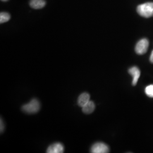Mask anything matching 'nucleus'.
Returning a JSON list of instances; mask_svg holds the SVG:
<instances>
[{"mask_svg": "<svg viewBox=\"0 0 153 153\" xmlns=\"http://www.w3.org/2000/svg\"><path fill=\"white\" fill-rule=\"evenodd\" d=\"M30 5L35 9H42L45 5V1L44 0H31Z\"/></svg>", "mask_w": 153, "mask_h": 153, "instance_id": "nucleus-9", "label": "nucleus"}, {"mask_svg": "<svg viewBox=\"0 0 153 153\" xmlns=\"http://www.w3.org/2000/svg\"><path fill=\"white\" fill-rule=\"evenodd\" d=\"M82 112L85 114L93 113L95 108V105L93 101H89L88 103L82 107Z\"/></svg>", "mask_w": 153, "mask_h": 153, "instance_id": "nucleus-8", "label": "nucleus"}, {"mask_svg": "<svg viewBox=\"0 0 153 153\" xmlns=\"http://www.w3.org/2000/svg\"><path fill=\"white\" fill-rule=\"evenodd\" d=\"M2 1H8V0H1Z\"/></svg>", "mask_w": 153, "mask_h": 153, "instance_id": "nucleus-14", "label": "nucleus"}, {"mask_svg": "<svg viewBox=\"0 0 153 153\" xmlns=\"http://www.w3.org/2000/svg\"><path fill=\"white\" fill-rule=\"evenodd\" d=\"M129 73L133 77L132 80V85L133 86H136L137 84V82L138 81V79L140 76V69L136 67L133 66L129 69Z\"/></svg>", "mask_w": 153, "mask_h": 153, "instance_id": "nucleus-6", "label": "nucleus"}, {"mask_svg": "<svg viewBox=\"0 0 153 153\" xmlns=\"http://www.w3.org/2000/svg\"><path fill=\"white\" fill-rule=\"evenodd\" d=\"M10 19V16L7 13H1L0 14V23H4L7 22Z\"/></svg>", "mask_w": 153, "mask_h": 153, "instance_id": "nucleus-10", "label": "nucleus"}, {"mask_svg": "<svg viewBox=\"0 0 153 153\" xmlns=\"http://www.w3.org/2000/svg\"><path fill=\"white\" fill-rule=\"evenodd\" d=\"M40 108V103L38 99H33L30 102L24 104L22 107V111L28 114H34L39 112Z\"/></svg>", "mask_w": 153, "mask_h": 153, "instance_id": "nucleus-1", "label": "nucleus"}, {"mask_svg": "<svg viewBox=\"0 0 153 153\" xmlns=\"http://www.w3.org/2000/svg\"><path fill=\"white\" fill-rule=\"evenodd\" d=\"M109 151V147L103 142H97L91 148V152L93 153H107Z\"/></svg>", "mask_w": 153, "mask_h": 153, "instance_id": "nucleus-4", "label": "nucleus"}, {"mask_svg": "<svg viewBox=\"0 0 153 153\" xmlns=\"http://www.w3.org/2000/svg\"><path fill=\"white\" fill-rule=\"evenodd\" d=\"M149 45V43L148 39H142L141 40H140L136 45V48H135L136 52L138 55L145 54L148 51Z\"/></svg>", "mask_w": 153, "mask_h": 153, "instance_id": "nucleus-3", "label": "nucleus"}, {"mask_svg": "<svg viewBox=\"0 0 153 153\" xmlns=\"http://www.w3.org/2000/svg\"><path fill=\"white\" fill-rule=\"evenodd\" d=\"M90 95L87 93L81 94L78 98V104L80 107H83L90 101Z\"/></svg>", "mask_w": 153, "mask_h": 153, "instance_id": "nucleus-7", "label": "nucleus"}, {"mask_svg": "<svg viewBox=\"0 0 153 153\" xmlns=\"http://www.w3.org/2000/svg\"><path fill=\"white\" fill-rule=\"evenodd\" d=\"M0 130H1V133L3 132L4 130L5 129V126H4V123L3 122V121L2 119H1V122H0Z\"/></svg>", "mask_w": 153, "mask_h": 153, "instance_id": "nucleus-12", "label": "nucleus"}, {"mask_svg": "<svg viewBox=\"0 0 153 153\" xmlns=\"http://www.w3.org/2000/svg\"><path fill=\"white\" fill-rule=\"evenodd\" d=\"M145 93L149 97L153 98V85H149L146 88Z\"/></svg>", "mask_w": 153, "mask_h": 153, "instance_id": "nucleus-11", "label": "nucleus"}, {"mask_svg": "<svg viewBox=\"0 0 153 153\" xmlns=\"http://www.w3.org/2000/svg\"><path fill=\"white\" fill-rule=\"evenodd\" d=\"M137 13L141 16L149 18L153 16V2H147L138 6Z\"/></svg>", "mask_w": 153, "mask_h": 153, "instance_id": "nucleus-2", "label": "nucleus"}, {"mask_svg": "<svg viewBox=\"0 0 153 153\" xmlns=\"http://www.w3.org/2000/svg\"><path fill=\"white\" fill-rule=\"evenodd\" d=\"M64 151V145L60 142H56L51 145L47 150L48 153H62Z\"/></svg>", "mask_w": 153, "mask_h": 153, "instance_id": "nucleus-5", "label": "nucleus"}, {"mask_svg": "<svg viewBox=\"0 0 153 153\" xmlns=\"http://www.w3.org/2000/svg\"><path fill=\"white\" fill-rule=\"evenodd\" d=\"M150 61L152 63H153V51L152 52V53L150 55Z\"/></svg>", "mask_w": 153, "mask_h": 153, "instance_id": "nucleus-13", "label": "nucleus"}]
</instances>
